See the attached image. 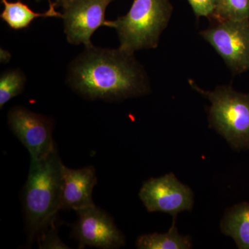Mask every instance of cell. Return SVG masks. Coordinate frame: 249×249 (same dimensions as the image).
<instances>
[{
  "mask_svg": "<svg viewBox=\"0 0 249 249\" xmlns=\"http://www.w3.org/2000/svg\"><path fill=\"white\" fill-rule=\"evenodd\" d=\"M67 81L83 97L108 102L145 96L151 90L146 71L134 53L94 45L85 47L72 60Z\"/></svg>",
  "mask_w": 249,
  "mask_h": 249,
  "instance_id": "obj_1",
  "label": "cell"
},
{
  "mask_svg": "<svg viewBox=\"0 0 249 249\" xmlns=\"http://www.w3.org/2000/svg\"><path fill=\"white\" fill-rule=\"evenodd\" d=\"M23 204L29 240L53 223L62 209L63 163L57 149L40 160H31Z\"/></svg>",
  "mask_w": 249,
  "mask_h": 249,
  "instance_id": "obj_2",
  "label": "cell"
},
{
  "mask_svg": "<svg viewBox=\"0 0 249 249\" xmlns=\"http://www.w3.org/2000/svg\"><path fill=\"white\" fill-rule=\"evenodd\" d=\"M172 13L170 0H133L127 14L115 20H107L106 27L117 32L119 49L134 53L158 47Z\"/></svg>",
  "mask_w": 249,
  "mask_h": 249,
  "instance_id": "obj_3",
  "label": "cell"
},
{
  "mask_svg": "<svg viewBox=\"0 0 249 249\" xmlns=\"http://www.w3.org/2000/svg\"><path fill=\"white\" fill-rule=\"evenodd\" d=\"M189 83L211 102V125L234 148H249V93L238 92L230 85L206 91L193 80H189Z\"/></svg>",
  "mask_w": 249,
  "mask_h": 249,
  "instance_id": "obj_4",
  "label": "cell"
},
{
  "mask_svg": "<svg viewBox=\"0 0 249 249\" xmlns=\"http://www.w3.org/2000/svg\"><path fill=\"white\" fill-rule=\"evenodd\" d=\"M235 74L249 70V20H226L201 31Z\"/></svg>",
  "mask_w": 249,
  "mask_h": 249,
  "instance_id": "obj_5",
  "label": "cell"
},
{
  "mask_svg": "<svg viewBox=\"0 0 249 249\" xmlns=\"http://www.w3.org/2000/svg\"><path fill=\"white\" fill-rule=\"evenodd\" d=\"M8 124L27 149L31 160H40L56 149L53 139V122L50 118L27 108L15 107L8 114Z\"/></svg>",
  "mask_w": 249,
  "mask_h": 249,
  "instance_id": "obj_6",
  "label": "cell"
},
{
  "mask_svg": "<svg viewBox=\"0 0 249 249\" xmlns=\"http://www.w3.org/2000/svg\"><path fill=\"white\" fill-rule=\"evenodd\" d=\"M113 0H71L62 5L64 32L69 43L93 45L91 36L106 26V9Z\"/></svg>",
  "mask_w": 249,
  "mask_h": 249,
  "instance_id": "obj_7",
  "label": "cell"
},
{
  "mask_svg": "<svg viewBox=\"0 0 249 249\" xmlns=\"http://www.w3.org/2000/svg\"><path fill=\"white\" fill-rule=\"evenodd\" d=\"M139 197L149 212H161L176 218L179 213L193 209V193L173 173L151 178L143 183Z\"/></svg>",
  "mask_w": 249,
  "mask_h": 249,
  "instance_id": "obj_8",
  "label": "cell"
},
{
  "mask_svg": "<svg viewBox=\"0 0 249 249\" xmlns=\"http://www.w3.org/2000/svg\"><path fill=\"white\" fill-rule=\"evenodd\" d=\"M78 219L73 229V235L85 247L103 249L120 248L124 239L112 218L96 206L78 211Z\"/></svg>",
  "mask_w": 249,
  "mask_h": 249,
  "instance_id": "obj_9",
  "label": "cell"
},
{
  "mask_svg": "<svg viewBox=\"0 0 249 249\" xmlns=\"http://www.w3.org/2000/svg\"><path fill=\"white\" fill-rule=\"evenodd\" d=\"M97 183L96 170L91 165L71 169L62 168V209L78 211L95 206L93 190Z\"/></svg>",
  "mask_w": 249,
  "mask_h": 249,
  "instance_id": "obj_10",
  "label": "cell"
},
{
  "mask_svg": "<svg viewBox=\"0 0 249 249\" xmlns=\"http://www.w3.org/2000/svg\"><path fill=\"white\" fill-rule=\"evenodd\" d=\"M4 10L0 15L1 19L14 30H21L29 27L31 22L38 18H62V14L55 10L56 4L49 2V9L44 13H36L20 0L11 2L8 0H1Z\"/></svg>",
  "mask_w": 249,
  "mask_h": 249,
  "instance_id": "obj_11",
  "label": "cell"
},
{
  "mask_svg": "<svg viewBox=\"0 0 249 249\" xmlns=\"http://www.w3.org/2000/svg\"><path fill=\"white\" fill-rule=\"evenodd\" d=\"M224 235L230 236L240 249H249V204L240 203L228 210L221 222Z\"/></svg>",
  "mask_w": 249,
  "mask_h": 249,
  "instance_id": "obj_12",
  "label": "cell"
},
{
  "mask_svg": "<svg viewBox=\"0 0 249 249\" xmlns=\"http://www.w3.org/2000/svg\"><path fill=\"white\" fill-rule=\"evenodd\" d=\"M137 249H188L192 247L191 239L178 233L174 222L165 233L147 234L137 239Z\"/></svg>",
  "mask_w": 249,
  "mask_h": 249,
  "instance_id": "obj_13",
  "label": "cell"
},
{
  "mask_svg": "<svg viewBox=\"0 0 249 249\" xmlns=\"http://www.w3.org/2000/svg\"><path fill=\"white\" fill-rule=\"evenodd\" d=\"M25 74L19 69H14L1 73L0 76V108L12 98L24 91L25 87Z\"/></svg>",
  "mask_w": 249,
  "mask_h": 249,
  "instance_id": "obj_14",
  "label": "cell"
},
{
  "mask_svg": "<svg viewBox=\"0 0 249 249\" xmlns=\"http://www.w3.org/2000/svg\"><path fill=\"white\" fill-rule=\"evenodd\" d=\"M211 18L217 22L249 20V0H217Z\"/></svg>",
  "mask_w": 249,
  "mask_h": 249,
  "instance_id": "obj_15",
  "label": "cell"
},
{
  "mask_svg": "<svg viewBox=\"0 0 249 249\" xmlns=\"http://www.w3.org/2000/svg\"><path fill=\"white\" fill-rule=\"evenodd\" d=\"M196 17H211L217 0H188Z\"/></svg>",
  "mask_w": 249,
  "mask_h": 249,
  "instance_id": "obj_16",
  "label": "cell"
},
{
  "mask_svg": "<svg viewBox=\"0 0 249 249\" xmlns=\"http://www.w3.org/2000/svg\"><path fill=\"white\" fill-rule=\"evenodd\" d=\"M59 240L55 229H51L50 231L45 235L43 243L40 245V248L42 249H68Z\"/></svg>",
  "mask_w": 249,
  "mask_h": 249,
  "instance_id": "obj_17",
  "label": "cell"
},
{
  "mask_svg": "<svg viewBox=\"0 0 249 249\" xmlns=\"http://www.w3.org/2000/svg\"><path fill=\"white\" fill-rule=\"evenodd\" d=\"M11 55L9 51L1 48L0 49V60L1 63H8L11 60Z\"/></svg>",
  "mask_w": 249,
  "mask_h": 249,
  "instance_id": "obj_18",
  "label": "cell"
},
{
  "mask_svg": "<svg viewBox=\"0 0 249 249\" xmlns=\"http://www.w3.org/2000/svg\"><path fill=\"white\" fill-rule=\"evenodd\" d=\"M71 1V0H56L55 1V4L57 6H62V5L65 4V3L68 2V1Z\"/></svg>",
  "mask_w": 249,
  "mask_h": 249,
  "instance_id": "obj_19",
  "label": "cell"
},
{
  "mask_svg": "<svg viewBox=\"0 0 249 249\" xmlns=\"http://www.w3.org/2000/svg\"><path fill=\"white\" fill-rule=\"evenodd\" d=\"M36 1H43V0H36ZM48 1H49H49H51V0H48Z\"/></svg>",
  "mask_w": 249,
  "mask_h": 249,
  "instance_id": "obj_20",
  "label": "cell"
}]
</instances>
